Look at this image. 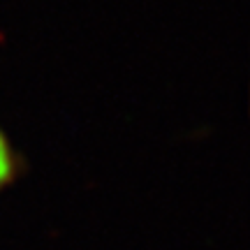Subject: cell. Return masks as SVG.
Instances as JSON below:
<instances>
[{"mask_svg": "<svg viewBox=\"0 0 250 250\" xmlns=\"http://www.w3.org/2000/svg\"><path fill=\"white\" fill-rule=\"evenodd\" d=\"M21 169H23V162L19 158V153L14 151V146L5 134V130L0 127V190L12 186L21 174Z\"/></svg>", "mask_w": 250, "mask_h": 250, "instance_id": "obj_1", "label": "cell"}]
</instances>
